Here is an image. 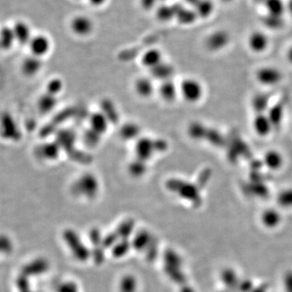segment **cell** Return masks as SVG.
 <instances>
[{
  "mask_svg": "<svg viewBox=\"0 0 292 292\" xmlns=\"http://www.w3.org/2000/svg\"><path fill=\"white\" fill-rule=\"evenodd\" d=\"M100 183L95 174L86 172L82 174L73 184V191L82 197L92 199L98 194Z\"/></svg>",
  "mask_w": 292,
  "mask_h": 292,
  "instance_id": "1",
  "label": "cell"
},
{
  "mask_svg": "<svg viewBox=\"0 0 292 292\" xmlns=\"http://www.w3.org/2000/svg\"><path fill=\"white\" fill-rule=\"evenodd\" d=\"M179 91L183 99L189 103H196L202 99L204 95L202 84L193 77L183 80L179 86Z\"/></svg>",
  "mask_w": 292,
  "mask_h": 292,
  "instance_id": "2",
  "label": "cell"
},
{
  "mask_svg": "<svg viewBox=\"0 0 292 292\" xmlns=\"http://www.w3.org/2000/svg\"><path fill=\"white\" fill-rule=\"evenodd\" d=\"M156 150V143L150 137L141 136L136 140L134 147L136 158L147 163L154 157Z\"/></svg>",
  "mask_w": 292,
  "mask_h": 292,
  "instance_id": "3",
  "label": "cell"
},
{
  "mask_svg": "<svg viewBox=\"0 0 292 292\" xmlns=\"http://www.w3.org/2000/svg\"><path fill=\"white\" fill-rule=\"evenodd\" d=\"M70 29L80 38L88 37L95 29V24L91 18L86 15H77L71 20Z\"/></svg>",
  "mask_w": 292,
  "mask_h": 292,
  "instance_id": "4",
  "label": "cell"
},
{
  "mask_svg": "<svg viewBox=\"0 0 292 292\" xmlns=\"http://www.w3.org/2000/svg\"><path fill=\"white\" fill-rule=\"evenodd\" d=\"M257 82L264 86H275L283 79L281 71L275 67H262L256 73Z\"/></svg>",
  "mask_w": 292,
  "mask_h": 292,
  "instance_id": "5",
  "label": "cell"
},
{
  "mask_svg": "<svg viewBox=\"0 0 292 292\" xmlns=\"http://www.w3.org/2000/svg\"><path fill=\"white\" fill-rule=\"evenodd\" d=\"M247 44L253 53L261 54L268 49L270 38L263 31L254 30L248 35Z\"/></svg>",
  "mask_w": 292,
  "mask_h": 292,
  "instance_id": "6",
  "label": "cell"
},
{
  "mask_svg": "<svg viewBox=\"0 0 292 292\" xmlns=\"http://www.w3.org/2000/svg\"><path fill=\"white\" fill-rule=\"evenodd\" d=\"M29 48L33 56L40 58L47 55L51 49V42L47 36L43 34L33 36L29 42Z\"/></svg>",
  "mask_w": 292,
  "mask_h": 292,
  "instance_id": "7",
  "label": "cell"
},
{
  "mask_svg": "<svg viewBox=\"0 0 292 292\" xmlns=\"http://www.w3.org/2000/svg\"><path fill=\"white\" fill-rule=\"evenodd\" d=\"M154 80L151 77H138L134 82L135 92L140 97L149 98L157 91Z\"/></svg>",
  "mask_w": 292,
  "mask_h": 292,
  "instance_id": "8",
  "label": "cell"
},
{
  "mask_svg": "<svg viewBox=\"0 0 292 292\" xmlns=\"http://www.w3.org/2000/svg\"><path fill=\"white\" fill-rule=\"evenodd\" d=\"M90 130L102 136L106 133L110 126L108 117L102 112H95L90 115L89 119Z\"/></svg>",
  "mask_w": 292,
  "mask_h": 292,
  "instance_id": "9",
  "label": "cell"
},
{
  "mask_svg": "<svg viewBox=\"0 0 292 292\" xmlns=\"http://www.w3.org/2000/svg\"><path fill=\"white\" fill-rule=\"evenodd\" d=\"M230 42L228 33L224 30H217L211 33L206 39V46L210 51H220L225 48Z\"/></svg>",
  "mask_w": 292,
  "mask_h": 292,
  "instance_id": "10",
  "label": "cell"
},
{
  "mask_svg": "<svg viewBox=\"0 0 292 292\" xmlns=\"http://www.w3.org/2000/svg\"><path fill=\"white\" fill-rule=\"evenodd\" d=\"M157 91L161 98L167 102H172L180 95L179 86H176L172 80L161 82L157 88Z\"/></svg>",
  "mask_w": 292,
  "mask_h": 292,
  "instance_id": "11",
  "label": "cell"
},
{
  "mask_svg": "<svg viewBox=\"0 0 292 292\" xmlns=\"http://www.w3.org/2000/svg\"><path fill=\"white\" fill-rule=\"evenodd\" d=\"M142 66L151 70L164 61L163 54L158 48H150L143 53L141 59Z\"/></svg>",
  "mask_w": 292,
  "mask_h": 292,
  "instance_id": "12",
  "label": "cell"
},
{
  "mask_svg": "<svg viewBox=\"0 0 292 292\" xmlns=\"http://www.w3.org/2000/svg\"><path fill=\"white\" fill-rule=\"evenodd\" d=\"M253 127L257 134L261 136H266L272 132L274 125L268 115L260 113L253 119Z\"/></svg>",
  "mask_w": 292,
  "mask_h": 292,
  "instance_id": "13",
  "label": "cell"
},
{
  "mask_svg": "<svg viewBox=\"0 0 292 292\" xmlns=\"http://www.w3.org/2000/svg\"><path fill=\"white\" fill-rule=\"evenodd\" d=\"M150 77L154 80H158L160 82H165L168 80H172L175 68L172 64L163 61L162 64L150 70Z\"/></svg>",
  "mask_w": 292,
  "mask_h": 292,
  "instance_id": "14",
  "label": "cell"
},
{
  "mask_svg": "<svg viewBox=\"0 0 292 292\" xmlns=\"http://www.w3.org/2000/svg\"><path fill=\"white\" fill-rule=\"evenodd\" d=\"M264 163L269 169H280L284 165V156L278 150H269L266 152L265 156H264Z\"/></svg>",
  "mask_w": 292,
  "mask_h": 292,
  "instance_id": "15",
  "label": "cell"
},
{
  "mask_svg": "<svg viewBox=\"0 0 292 292\" xmlns=\"http://www.w3.org/2000/svg\"><path fill=\"white\" fill-rule=\"evenodd\" d=\"M141 128L136 123H125L119 129V135L126 141H132L140 138Z\"/></svg>",
  "mask_w": 292,
  "mask_h": 292,
  "instance_id": "16",
  "label": "cell"
},
{
  "mask_svg": "<svg viewBox=\"0 0 292 292\" xmlns=\"http://www.w3.org/2000/svg\"><path fill=\"white\" fill-rule=\"evenodd\" d=\"M15 40L21 43H29L33 36L31 35L30 28L26 23L19 21L12 27Z\"/></svg>",
  "mask_w": 292,
  "mask_h": 292,
  "instance_id": "17",
  "label": "cell"
},
{
  "mask_svg": "<svg viewBox=\"0 0 292 292\" xmlns=\"http://www.w3.org/2000/svg\"><path fill=\"white\" fill-rule=\"evenodd\" d=\"M176 7L170 5L163 4L156 8V16L162 22H168L176 17Z\"/></svg>",
  "mask_w": 292,
  "mask_h": 292,
  "instance_id": "18",
  "label": "cell"
},
{
  "mask_svg": "<svg viewBox=\"0 0 292 292\" xmlns=\"http://www.w3.org/2000/svg\"><path fill=\"white\" fill-rule=\"evenodd\" d=\"M266 8L270 15L281 16L286 11V2L283 0H266Z\"/></svg>",
  "mask_w": 292,
  "mask_h": 292,
  "instance_id": "19",
  "label": "cell"
},
{
  "mask_svg": "<svg viewBox=\"0 0 292 292\" xmlns=\"http://www.w3.org/2000/svg\"><path fill=\"white\" fill-rule=\"evenodd\" d=\"M128 171L132 176L140 177L142 176L147 171V163L140 160L138 158H135L129 163Z\"/></svg>",
  "mask_w": 292,
  "mask_h": 292,
  "instance_id": "20",
  "label": "cell"
},
{
  "mask_svg": "<svg viewBox=\"0 0 292 292\" xmlns=\"http://www.w3.org/2000/svg\"><path fill=\"white\" fill-rule=\"evenodd\" d=\"M42 67V62L40 58L33 56L27 60L24 64V71L25 73H28L29 75H34L36 73L39 72Z\"/></svg>",
  "mask_w": 292,
  "mask_h": 292,
  "instance_id": "21",
  "label": "cell"
},
{
  "mask_svg": "<svg viewBox=\"0 0 292 292\" xmlns=\"http://www.w3.org/2000/svg\"><path fill=\"white\" fill-rule=\"evenodd\" d=\"M176 17L180 20V22L183 24H190L195 20L196 13L189 11V10H185L183 8H176Z\"/></svg>",
  "mask_w": 292,
  "mask_h": 292,
  "instance_id": "22",
  "label": "cell"
},
{
  "mask_svg": "<svg viewBox=\"0 0 292 292\" xmlns=\"http://www.w3.org/2000/svg\"><path fill=\"white\" fill-rule=\"evenodd\" d=\"M61 149L58 142L51 143V144L45 145L44 150H43L45 158H47L51 160H55L60 156Z\"/></svg>",
  "mask_w": 292,
  "mask_h": 292,
  "instance_id": "23",
  "label": "cell"
},
{
  "mask_svg": "<svg viewBox=\"0 0 292 292\" xmlns=\"http://www.w3.org/2000/svg\"><path fill=\"white\" fill-rule=\"evenodd\" d=\"M56 104H57L56 97L50 95L48 93L45 97H42V99L40 100V108L45 112L52 110L55 107Z\"/></svg>",
  "mask_w": 292,
  "mask_h": 292,
  "instance_id": "24",
  "label": "cell"
},
{
  "mask_svg": "<svg viewBox=\"0 0 292 292\" xmlns=\"http://www.w3.org/2000/svg\"><path fill=\"white\" fill-rule=\"evenodd\" d=\"M64 88V84L60 79H53L49 83L47 92L53 96H57Z\"/></svg>",
  "mask_w": 292,
  "mask_h": 292,
  "instance_id": "25",
  "label": "cell"
},
{
  "mask_svg": "<svg viewBox=\"0 0 292 292\" xmlns=\"http://www.w3.org/2000/svg\"><path fill=\"white\" fill-rule=\"evenodd\" d=\"M211 5L209 4V2H205V1H200L199 4L196 7V11L195 13L196 15H200L203 17L207 16L210 13Z\"/></svg>",
  "mask_w": 292,
  "mask_h": 292,
  "instance_id": "26",
  "label": "cell"
},
{
  "mask_svg": "<svg viewBox=\"0 0 292 292\" xmlns=\"http://www.w3.org/2000/svg\"><path fill=\"white\" fill-rule=\"evenodd\" d=\"M101 136L97 134L96 132H93L92 130L89 128L88 132L86 134V141L90 146H95L98 144Z\"/></svg>",
  "mask_w": 292,
  "mask_h": 292,
  "instance_id": "27",
  "label": "cell"
},
{
  "mask_svg": "<svg viewBox=\"0 0 292 292\" xmlns=\"http://www.w3.org/2000/svg\"><path fill=\"white\" fill-rule=\"evenodd\" d=\"M159 0H140V4L145 11H151L157 7V2Z\"/></svg>",
  "mask_w": 292,
  "mask_h": 292,
  "instance_id": "28",
  "label": "cell"
},
{
  "mask_svg": "<svg viewBox=\"0 0 292 292\" xmlns=\"http://www.w3.org/2000/svg\"><path fill=\"white\" fill-rule=\"evenodd\" d=\"M122 292H132L134 290V280L128 278V279H125L124 281L122 283Z\"/></svg>",
  "mask_w": 292,
  "mask_h": 292,
  "instance_id": "29",
  "label": "cell"
},
{
  "mask_svg": "<svg viewBox=\"0 0 292 292\" xmlns=\"http://www.w3.org/2000/svg\"><path fill=\"white\" fill-rule=\"evenodd\" d=\"M64 292H77L76 285L73 284H65L64 287Z\"/></svg>",
  "mask_w": 292,
  "mask_h": 292,
  "instance_id": "30",
  "label": "cell"
},
{
  "mask_svg": "<svg viewBox=\"0 0 292 292\" xmlns=\"http://www.w3.org/2000/svg\"><path fill=\"white\" fill-rule=\"evenodd\" d=\"M89 2L94 7H99L105 4L106 0H89Z\"/></svg>",
  "mask_w": 292,
  "mask_h": 292,
  "instance_id": "31",
  "label": "cell"
},
{
  "mask_svg": "<svg viewBox=\"0 0 292 292\" xmlns=\"http://www.w3.org/2000/svg\"><path fill=\"white\" fill-rule=\"evenodd\" d=\"M286 57H287L288 61L292 65V45H291L290 47L288 49V51L286 54Z\"/></svg>",
  "mask_w": 292,
  "mask_h": 292,
  "instance_id": "32",
  "label": "cell"
},
{
  "mask_svg": "<svg viewBox=\"0 0 292 292\" xmlns=\"http://www.w3.org/2000/svg\"><path fill=\"white\" fill-rule=\"evenodd\" d=\"M286 11H288L292 16V0H289L288 2H286Z\"/></svg>",
  "mask_w": 292,
  "mask_h": 292,
  "instance_id": "33",
  "label": "cell"
},
{
  "mask_svg": "<svg viewBox=\"0 0 292 292\" xmlns=\"http://www.w3.org/2000/svg\"><path fill=\"white\" fill-rule=\"evenodd\" d=\"M220 1H222L224 3H231V2H234L235 0H220Z\"/></svg>",
  "mask_w": 292,
  "mask_h": 292,
  "instance_id": "34",
  "label": "cell"
},
{
  "mask_svg": "<svg viewBox=\"0 0 292 292\" xmlns=\"http://www.w3.org/2000/svg\"><path fill=\"white\" fill-rule=\"evenodd\" d=\"M159 1H162V2H166L167 0H159Z\"/></svg>",
  "mask_w": 292,
  "mask_h": 292,
  "instance_id": "35",
  "label": "cell"
},
{
  "mask_svg": "<svg viewBox=\"0 0 292 292\" xmlns=\"http://www.w3.org/2000/svg\"><path fill=\"white\" fill-rule=\"evenodd\" d=\"M77 1H80V0H77Z\"/></svg>",
  "mask_w": 292,
  "mask_h": 292,
  "instance_id": "36",
  "label": "cell"
}]
</instances>
